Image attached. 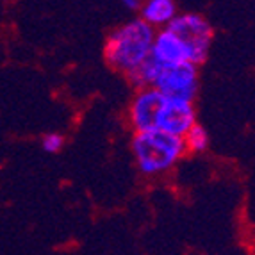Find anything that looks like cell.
Masks as SVG:
<instances>
[{"mask_svg":"<svg viewBox=\"0 0 255 255\" xmlns=\"http://www.w3.org/2000/svg\"><path fill=\"white\" fill-rule=\"evenodd\" d=\"M139 13L143 20L153 29H162L177 14L175 0H141Z\"/></svg>","mask_w":255,"mask_h":255,"instance_id":"ba28073f","label":"cell"},{"mask_svg":"<svg viewBox=\"0 0 255 255\" xmlns=\"http://www.w3.org/2000/svg\"><path fill=\"white\" fill-rule=\"evenodd\" d=\"M198 86H200L198 64H193L189 61L173 64V66H162L153 82V88L159 90V93L164 98L186 100V102H195Z\"/></svg>","mask_w":255,"mask_h":255,"instance_id":"277c9868","label":"cell"},{"mask_svg":"<svg viewBox=\"0 0 255 255\" xmlns=\"http://www.w3.org/2000/svg\"><path fill=\"white\" fill-rule=\"evenodd\" d=\"M164 102L166 98L153 86L137 90L128 107V122L134 132L157 128Z\"/></svg>","mask_w":255,"mask_h":255,"instance_id":"5b68a950","label":"cell"},{"mask_svg":"<svg viewBox=\"0 0 255 255\" xmlns=\"http://www.w3.org/2000/svg\"><path fill=\"white\" fill-rule=\"evenodd\" d=\"M161 68H162L161 64L148 55L146 59H143L139 64H137L136 68H132L130 72H127L125 75H127L128 82H130L136 90H141V88L153 86V82H155V79H157Z\"/></svg>","mask_w":255,"mask_h":255,"instance_id":"9c48e42d","label":"cell"},{"mask_svg":"<svg viewBox=\"0 0 255 255\" xmlns=\"http://www.w3.org/2000/svg\"><path fill=\"white\" fill-rule=\"evenodd\" d=\"M64 145V137L61 136V134H55V132H52V134H47V136L43 137L41 141V146L45 152L48 153H57L61 148H63Z\"/></svg>","mask_w":255,"mask_h":255,"instance_id":"8fae6325","label":"cell"},{"mask_svg":"<svg viewBox=\"0 0 255 255\" xmlns=\"http://www.w3.org/2000/svg\"><path fill=\"white\" fill-rule=\"evenodd\" d=\"M122 4L127 9H130V11H136V9H139L141 0H122Z\"/></svg>","mask_w":255,"mask_h":255,"instance_id":"7c38bea8","label":"cell"},{"mask_svg":"<svg viewBox=\"0 0 255 255\" xmlns=\"http://www.w3.org/2000/svg\"><path fill=\"white\" fill-rule=\"evenodd\" d=\"M184 145H186V152L191 153H200L205 152L209 146V134L202 125L195 124L189 130L182 136Z\"/></svg>","mask_w":255,"mask_h":255,"instance_id":"30bf717a","label":"cell"},{"mask_svg":"<svg viewBox=\"0 0 255 255\" xmlns=\"http://www.w3.org/2000/svg\"><path fill=\"white\" fill-rule=\"evenodd\" d=\"M166 27L179 36L180 41L186 45L189 63H205L214 38V30L207 21V18L198 13H177Z\"/></svg>","mask_w":255,"mask_h":255,"instance_id":"3957f363","label":"cell"},{"mask_svg":"<svg viewBox=\"0 0 255 255\" xmlns=\"http://www.w3.org/2000/svg\"><path fill=\"white\" fill-rule=\"evenodd\" d=\"M196 124V111L193 102L186 100H171L166 98L162 106L161 116H159L157 128L182 137L193 125Z\"/></svg>","mask_w":255,"mask_h":255,"instance_id":"8992f818","label":"cell"},{"mask_svg":"<svg viewBox=\"0 0 255 255\" xmlns=\"http://www.w3.org/2000/svg\"><path fill=\"white\" fill-rule=\"evenodd\" d=\"M132 153L143 175H161L175 168L187 152L180 136L162 128H150L134 134Z\"/></svg>","mask_w":255,"mask_h":255,"instance_id":"7a4b0ae2","label":"cell"},{"mask_svg":"<svg viewBox=\"0 0 255 255\" xmlns=\"http://www.w3.org/2000/svg\"><path fill=\"white\" fill-rule=\"evenodd\" d=\"M148 55L152 59L157 61L161 66H173V64L189 61L186 45L168 27L155 30Z\"/></svg>","mask_w":255,"mask_h":255,"instance_id":"52a82bcc","label":"cell"},{"mask_svg":"<svg viewBox=\"0 0 255 255\" xmlns=\"http://www.w3.org/2000/svg\"><path fill=\"white\" fill-rule=\"evenodd\" d=\"M155 29L143 18H134L116 27L106 39L104 57L111 68L127 73L146 59L152 47Z\"/></svg>","mask_w":255,"mask_h":255,"instance_id":"6da1fadb","label":"cell"}]
</instances>
